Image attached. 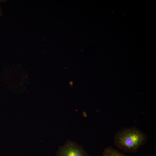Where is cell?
<instances>
[{
	"instance_id": "6da1fadb",
	"label": "cell",
	"mask_w": 156,
	"mask_h": 156,
	"mask_svg": "<svg viewBox=\"0 0 156 156\" xmlns=\"http://www.w3.org/2000/svg\"><path fill=\"white\" fill-rule=\"evenodd\" d=\"M148 135L136 127L125 128L116 134L114 142L119 148L131 153H136L146 142Z\"/></svg>"
},
{
	"instance_id": "3957f363",
	"label": "cell",
	"mask_w": 156,
	"mask_h": 156,
	"mask_svg": "<svg viewBox=\"0 0 156 156\" xmlns=\"http://www.w3.org/2000/svg\"><path fill=\"white\" fill-rule=\"evenodd\" d=\"M102 156H127L121 153L114 148L109 147L105 148Z\"/></svg>"
},
{
	"instance_id": "5b68a950",
	"label": "cell",
	"mask_w": 156,
	"mask_h": 156,
	"mask_svg": "<svg viewBox=\"0 0 156 156\" xmlns=\"http://www.w3.org/2000/svg\"><path fill=\"white\" fill-rule=\"evenodd\" d=\"M73 82L72 81H70L69 82V84L70 85L72 86L73 85Z\"/></svg>"
},
{
	"instance_id": "277c9868",
	"label": "cell",
	"mask_w": 156,
	"mask_h": 156,
	"mask_svg": "<svg viewBox=\"0 0 156 156\" xmlns=\"http://www.w3.org/2000/svg\"><path fill=\"white\" fill-rule=\"evenodd\" d=\"M4 0H0V2H3L4 1ZM2 12H1V9L0 6V16H1L2 15Z\"/></svg>"
},
{
	"instance_id": "7a4b0ae2",
	"label": "cell",
	"mask_w": 156,
	"mask_h": 156,
	"mask_svg": "<svg viewBox=\"0 0 156 156\" xmlns=\"http://www.w3.org/2000/svg\"><path fill=\"white\" fill-rule=\"evenodd\" d=\"M57 156H90L83 147L76 142L67 141L64 145L60 146Z\"/></svg>"
}]
</instances>
